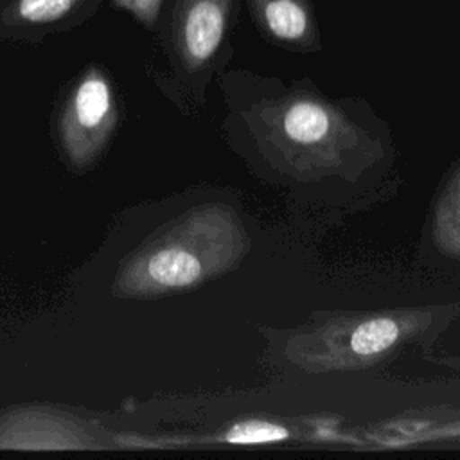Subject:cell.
Segmentation results:
<instances>
[{"label":"cell","mask_w":460,"mask_h":460,"mask_svg":"<svg viewBox=\"0 0 460 460\" xmlns=\"http://www.w3.org/2000/svg\"><path fill=\"white\" fill-rule=\"evenodd\" d=\"M248 237L232 207L201 205L146 241L115 280L119 296H156L194 288L234 268Z\"/></svg>","instance_id":"6da1fadb"},{"label":"cell","mask_w":460,"mask_h":460,"mask_svg":"<svg viewBox=\"0 0 460 460\" xmlns=\"http://www.w3.org/2000/svg\"><path fill=\"white\" fill-rule=\"evenodd\" d=\"M438 214L440 243L455 252H460V178H456L451 185L446 203Z\"/></svg>","instance_id":"9c48e42d"},{"label":"cell","mask_w":460,"mask_h":460,"mask_svg":"<svg viewBox=\"0 0 460 460\" xmlns=\"http://www.w3.org/2000/svg\"><path fill=\"white\" fill-rule=\"evenodd\" d=\"M289 431L284 426L268 420H243L234 424L225 433V442L230 444H264L288 438Z\"/></svg>","instance_id":"ba28073f"},{"label":"cell","mask_w":460,"mask_h":460,"mask_svg":"<svg viewBox=\"0 0 460 460\" xmlns=\"http://www.w3.org/2000/svg\"><path fill=\"white\" fill-rule=\"evenodd\" d=\"M239 13L241 0H167L156 34L176 70L198 77L228 52Z\"/></svg>","instance_id":"7a4b0ae2"},{"label":"cell","mask_w":460,"mask_h":460,"mask_svg":"<svg viewBox=\"0 0 460 460\" xmlns=\"http://www.w3.org/2000/svg\"><path fill=\"white\" fill-rule=\"evenodd\" d=\"M117 120L115 95L108 74L88 66L74 84L61 117V138L75 165L90 164L108 140Z\"/></svg>","instance_id":"3957f363"},{"label":"cell","mask_w":460,"mask_h":460,"mask_svg":"<svg viewBox=\"0 0 460 460\" xmlns=\"http://www.w3.org/2000/svg\"><path fill=\"white\" fill-rule=\"evenodd\" d=\"M244 4L255 29L268 41L296 52L320 50L322 36L313 0H244Z\"/></svg>","instance_id":"5b68a950"},{"label":"cell","mask_w":460,"mask_h":460,"mask_svg":"<svg viewBox=\"0 0 460 460\" xmlns=\"http://www.w3.org/2000/svg\"><path fill=\"white\" fill-rule=\"evenodd\" d=\"M280 122L284 135L291 142L311 146L329 135L332 113L314 95L295 92L282 102Z\"/></svg>","instance_id":"8992f818"},{"label":"cell","mask_w":460,"mask_h":460,"mask_svg":"<svg viewBox=\"0 0 460 460\" xmlns=\"http://www.w3.org/2000/svg\"><path fill=\"white\" fill-rule=\"evenodd\" d=\"M117 11H124L147 32L156 34L167 0H104Z\"/></svg>","instance_id":"30bf717a"},{"label":"cell","mask_w":460,"mask_h":460,"mask_svg":"<svg viewBox=\"0 0 460 460\" xmlns=\"http://www.w3.org/2000/svg\"><path fill=\"white\" fill-rule=\"evenodd\" d=\"M104 0H0V38L40 40L92 18Z\"/></svg>","instance_id":"277c9868"},{"label":"cell","mask_w":460,"mask_h":460,"mask_svg":"<svg viewBox=\"0 0 460 460\" xmlns=\"http://www.w3.org/2000/svg\"><path fill=\"white\" fill-rule=\"evenodd\" d=\"M402 334V327L395 318L376 316L359 322L349 332L347 350L359 359L381 356L392 349Z\"/></svg>","instance_id":"52a82bcc"}]
</instances>
